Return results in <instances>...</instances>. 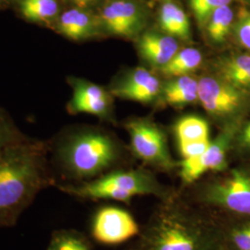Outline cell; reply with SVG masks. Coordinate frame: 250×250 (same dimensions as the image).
Listing matches in <instances>:
<instances>
[{"label":"cell","mask_w":250,"mask_h":250,"mask_svg":"<svg viewBox=\"0 0 250 250\" xmlns=\"http://www.w3.org/2000/svg\"><path fill=\"white\" fill-rule=\"evenodd\" d=\"M161 91V83L151 72L138 68L111 91L113 95L142 103L150 102Z\"/></svg>","instance_id":"7c38bea8"},{"label":"cell","mask_w":250,"mask_h":250,"mask_svg":"<svg viewBox=\"0 0 250 250\" xmlns=\"http://www.w3.org/2000/svg\"><path fill=\"white\" fill-rule=\"evenodd\" d=\"M198 100L213 116H227L237 112L245 103L244 90L222 78L207 76L198 81Z\"/></svg>","instance_id":"9c48e42d"},{"label":"cell","mask_w":250,"mask_h":250,"mask_svg":"<svg viewBox=\"0 0 250 250\" xmlns=\"http://www.w3.org/2000/svg\"><path fill=\"white\" fill-rule=\"evenodd\" d=\"M211 214L217 227L219 250H250V216Z\"/></svg>","instance_id":"8fae6325"},{"label":"cell","mask_w":250,"mask_h":250,"mask_svg":"<svg viewBox=\"0 0 250 250\" xmlns=\"http://www.w3.org/2000/svg\"><path fill=\"white\" fill-rule=\"evenodd\" d=\"M99 20L108 33L131 37L143 27V11L132 0H112L101 9Z\"/></svg>","instance_id":"30bf717a"},{"label":"cell","mask_w":250,"mask_h":250,"mask_svg":"<svg viewBox=\"0 0 250 250\" xmlns=\"http://www.w3.org/2000/svg\"><path fill=\"white\" fill-rule=\"evenodd\" d=\"M178 143L209 139V128L205 120L196 116L185 117L175 125Z\"/></svg>","instance_id":"44dd1931"},{"label":"cell","mask_w":250,"mask_h":250,"mask_svg":"<svg viewBox=\"0 0 250 250\" xmlns=\"http://www.w3.org/2000/svg\"><path fill=\"white\" fill-rule=\"evenodd\" d=\"M235 34L241 45L250 50V13L242 14L235 26Z\"/></svg>","instance_id":"4316f807"},{"label":"cell","mask_w":250,"mask_h":250,"mask_svg":"<svg viewBox=\"0 0 250 250\" xmlns=\"http://www.w3.org/2000/svg\"><path fill=\"white\" fill-rule=\"evenodd\" d=\"M165 1H167V0H165Z\"/></svg>","instance_id":"f546056e"},{"label":"cell","mask_w":250,"mask_h":250,"mask_svg":"<svg viewBox=\"0 0 250 250\" xmlns=\"http://www.w3.org/2000/svg\"><path fill=\"white\" fill-rule=\"evenodd\" d=\"M59 188L80 199L115 200L127 204L134 197L143 196H153L160 200L173 190L161 185L152 173L144 170H112L91 181Z\"/></svg>","instance_id":"5b68a950"},{"label":"cell","mask_w":250,"mask_h":250,"mask_svg":"<svg viewBox=\"0 0 250 250\" xmlns=\"http://www.w3.org/2000/svg\"><path fill=\"white\" fill-rule=\"evenodd\" d=\"M24 140L13 124L0 110V150L9 145Z\"/></svg>","instance_id":"d4e9b609"},{"label":"cell","mask_w":250,"mask_h":250,"mask_svg":"<svg viewBox=\"0 0 250 250\" xmlns=\"http://www.w3.org/2000/svg\"><path fill=\"white\" fill-rule=\"evenodd\" d=\"M202 54L193 47L179 50L174 57L165 66L161 67L163 74L171 77H179L188 75L194 72L202 62Z\"/></svg>","instance_id":"d6986e66"},{"label":"cell","mask_w":250,"mask_h":250,"mask_svg":"<svg viewBox=\"0 0 250 250\" xmlns=\"http://www.w3.org/2000/svg\"><path fill=\"white\" fill-rule=\"evenodd\" d=\"M231 2L232 0H190V6L199 25L204 26L216 9Z\"/></svg>","instance_id":"cb8c5ba5"},{"label":"cell","mask_w":250,"mask_h":250,"mask_svg":"<svg viewBox=\"0 0 250 250\" xmlns=\"http://www.w3.org/2000/svg\"><path fill=\"white\" fill-rule=\"evenodd\" d=\"M235 138V129L227 128L210 142L201 156L183 159L179 162V174L183 188L189 187L202 178L208 172H221L228 168L227 156Z\"/></svg>","instance_id":"52a82bcc"},{"label":"cell","mask_w":250,"mask_h":250,"mask_svg":"<svg viewBox=\"0 0 250 250\" xmlns=\"http://www.w3.org/2000/svg\"><path fill=\"white\" fill-rule=\"evenodd\" d=\"M48 184L42 145L24 139L1 149L0 226L13 225Z\"/></svg>","instance_id":"7a4b0ae2"},{"label":"cell","mask_w":250,"mask_h":250,"mask_svg":"<svg viewBox=\"0 0 250 250\" xmlns=\"http://www.w3.org/2000/svg\"><path fill=\"white\" fill-rule=\"evenodd\" d=\"M221 78L239 89L250 88V54H242L222 61Z\"/></svg>","instance_id":"2e32d148"},{"label":"cell","mask_w":250,"mask_h":250,"mask_svg":"<svg viewBox=\"0 0 250 250\" xmlns=\"http://www.w3.org/2000/svg\"><path fill=\"white\" fill-rule=\"evenodd\" d=\"M216 174L180 190L191 203L211 213L250 217V168L226 169Z\"/></svg>","instance_id":"277c9868"},{"label":"cell","mask_w":250,"mask_h":250,"mask_svg":"<svg viewBox=\"0 0 250 250\" xmlns=\"http://www.w3.org/2000/svg\"><path fill=\"white\" fill-rule=\"evenodd\" d=\"M211 140H199L193 142L178 143L179 151L183 159H193L201 156L209 146Z\"/></svg>","instance_id":"484cf974"},{"label":"cell","mask_w":250,"mask_h":250,"mask_svg":"<svg viewBox=\"0 0 250 250\" xmlns=\"http://www.w3.org/2000/svg\"><path fill=\"white\" fill-rule=\"evenodd\" d=\"M141 227L128 210L115 206H105L93 216L91 233L95 241L115 246L134 239Z\"/></svg>","instance_id":"ba28073f"},{"label":"cell","mask_w":250,"mask_h":250,"mask_svg":"<svg viewBox=\"0 0 250 250\" xmlns=\"http://www.w3.org/2000/svg\"><path fill=\"white\" fill-rule=\"evenodd\" d=\"M238 148L242 151H250V123L241 131L235 138Z\"/></svg>","instance_id":"83f0119b"},{"label":"cell","mask_w":250,"mask_h":250,"mask_svg":"<svg viewBox=\"0 0 250 250\" xmlns=\"http://www.w3.org/2000/svg\"><path fill=\"white\" fill-rule=\"evenodd\" d=\"M71 108L74 112H85L96 116H105L109 107L107 92L98 84L78 80L73 83Z\"/></svg>","instance_id":"5bb4252c"},{"label":"cell","mask_w":250,"mask_h":250,"mask_svg":"<svg viewBox=\"0 0 250 250\" xmlns=\"http://www.w3.org/2000/svg\"><path fill=\"white\" fill-rule=\"evenodd\" d=\"M100 25V20L83 8L76 7L63 12L58 20L57 29L69 39L82 41L98 36Z\"/></svg>","instance_id":"4fadbf2b"},{"label":"cell","mask_w":250,"mask_h":250,"mask_svg":"<svg viewBox=\"0 0 250 250\" xmlns=\"http://www.w3.org/2000/svg\"><path fill=\"white\" fill-rule=\"evenodd\" d=\"M134 155L160 170L169 171L176 167L170 157L166 136L157 125L146 121H134L126 126Z\"/></svg>","instance_id":"8992f818"},{"label":"cell","mask_w":250,"mask_h":250,"mask_svg":"<svg viewBox=\"0 0 250 250\" xmlns=\"http://www.w3.org/2000/svg\"><path fill=\"white\" fill-rule=\"evenodd\" d=\"M21 11L31 21L48 23L58 17L60 6L57 0H22Z\"/></svg>","instance_id":"ffe728a7"},{"label":"cell","mask_w":250,"mask_h":250,"mask_svg":"<svg viewBox=\"0 0 250 250\" xmlns=\"http://www.w3.org/2000/svg\"><path fill=\"white\" fill-rule=\"evenodd\" d=\"M233 12L229 5L216 9L207 23L208 36L215 43H223L230 33Z\"/></svg>","instance_id":"603a6c76"},{"label":"cell","mask_w":250,"mask_h":250,"mask_svg":"<svg viewBox=\"0 0 250 250\" xmlns=\"http://www.w3.org/2000/svg\"><path fill=\"white\" fill-rule=\"evenodd\" d=\"M126 250H219L214 218L173 189Z\"/></svg>","instance_id":"6da1fadb"},{"label":"cell","mask_w":250,"mask_h":250,"mask_svg":"<svg viewBox=\"0 0 250 250\" xmlns=\"http://www.w3.org/2000/svg\"><path fill=\"white\" fill-rule=\"evenodd\" d=\"M122 156V147L116 140L99 131L72 134L57 149V159L65 175L81 183L112 171Z\"/></svg>","instance_id":"3957f363"},{"label":"cell","mask_w":250,"mask_h":250,"mask_svg":"<svg viewBox=\"0 0 250 250\" xmlns=\"http://www.w3.org/2000/svg\"><path fill=\"white\" fill-rule=\"evenodd\" d=\"M138 48L148 62L161 67L165 66L179 51L176 38L155 33H146L141 36Z\"/></svg>","instance_id":"9a60e30c"},{"label":"cell","mask_w":250,"mask_h":250,"mask_svg":"<svg viewBox=\"0 0 250 250\" xmlns=\"http://www.w3.org/2000/svg\"><path fill=\"white\" fill-rule=\"evenodd\" d=\"M71 1L79 8H85L86 6H88L91 3H94L97 0H71Z\"/></svg>","instance_id":"f1b7e54d"},{"label":"cell","mask_w":250,"mask_h":250,"mask_svg":"<svg viewBox=\"0 0 250 250\" xmlns=\"http://www.w3.org/2000/svg\"><path fill=\"white\" fill-rule=\"evenodd\" d=\"M160 23L161 29L169 36L183 40L190 38V22L187 14L171 2H167L161 7Z\"/></svg>","instance_id":"e0dca14e"},{"label":"cell","mask_w":250,"mask_h":250,"mask_svg":"<svg viewBox=\"0 0 250 250\" xmlns=\"http://www.w3.org/2000/svg\"><path fill=\"white\" fill-rule=\"evenodd\" d=\"M164 98L170 105H186L198 100V82L189 75L179 76L168 83Z\"/></svg>","instance_id":"ac0fdd59"},{"label":"cell","mask_w":250,"mask_h":250,"mask_svg":"<svg viewBox=\"0 0 250 250\" xmlns=\"http://www.w3.org/2000/svg\"><path fill=\"white\" fill-rule=\"evenodd\" d=\"M47 250H94V249L84 233L70 229L54 232Z\"/></svg>","instance_id":"7402d4cb"}]
</instances>
